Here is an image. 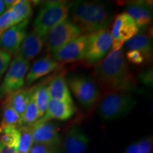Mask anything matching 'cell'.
<instances>
[{"instance_id": "cell-27", "label": "cell", "mask_w": 153, "mask_h": 153, "mask_svg": "<svg viewBox=\"0 0 153 153\" xmlns=\"http://www.w3.org/2000/svg\"><path fill=\"white\" fill-rule=\"evenodd\" d=\"M124 153H152V137L140 140L128 147Z\"/></svg>"}, {"instance_id": "cell-34", "label": "cell", "mask_w": 153, "mask_h": 153, "mask_svg": "<svg viewBox=\"0 0 153 153\" xmlns=\"http://www.w3.org/2000/svg\"><path fill=\"white\" fill-rule=\"evenodd\" d=\"M16 2V0H5L4 1V3L5 9L7 10H9L11 8H12V7L15 4V3Z\"/></svg>"}, {"instance_id": "cell-24", "label": "cell", "mask_w": 153, "mask_h": 153, "mask_svg": "<svg viewBox=\"0 0 153 153\" xmlns=\"http://www.w3.org/2000/svg\"><path fill=\"white\" fill-rule=\"evenodd\" d=\"M33 95L39 111L40 117L41 118L45 113L48 104L51 99L48 91V86L41 85L36 88H33Z\"/></svg>"}, {"instance_id": "cell-29", "label": "cell", "mask_w": 153, "mask_h": 153, "mask_svg": "<svg viewBox=\"0 0 153 153\" xmlns=\"http://www.w3.org/2000/svg\"><path fill=\"white\" fill-rule=\"evenodd\" d=\"M29 153H59V147L44 144H33Z\"/></svg>"}, {"instance_id": "cell-23", "label": "cell", "mask_w": 153, "mask_h": 153, "mask_svg": "<svg viewBox=\"0 0 153 153\" xmlns=\"http://www.w3.org/2000/svg\"><path fill=\"white\" fill-rule=\"evenodd\" d=\"M20 138L19 128L7 126L0 128V142L9 148H18Z\"/></svg>"}, {"instance_id": "cell-28", "label": "cell", "mask_w": 153, "mask_h": 153, "mask_svg": "<svg viewBox=\"0 0 153 153\" xmlns=\"http://www.w3.org/2000/svg\"><path fill=\"white\" fill-rule=\"evenodd\" d=\"M12 26H14V24L11 10H6L4 14L0 16V36Z\"/></svg>"}, {"instance_id": "cell-14", "label": "cell", "mask_w": 153, "mask_h": 153, "mask_svg": "<svg viewBox=\"0 0 153 153\" xmlns=\"http://www.w3.org/2000/svg\"><path fill=\"white\" fill-rule=\"evenodd\" d=\"M44 45L45 38L33 30L24 38L16 55L30 62L42 52Z\"/></svg>"}, {"instance_id": "cell-21", "label": "cell", "mask_w": 153, "mask_h": 153, "mask_svg": "<svg viewBox=\"0 0 153 153\" xmlns=\"http://www.w3.org/2000/svg\"><path fill=\"white\" fill-rule=\"evenodd\" d=\"M10 10L12 15L13 24L14 26L29 19L32 14L31 1L28 0H19L16 1Z\"/></svg>"}, {"instance_id": "cell-18", "label": "cell", "mask_w": 153, "mask_h": 153, "mask_svg": "<svg viewBox=\"0 0 153 153\" xmlns=\"http://www.w3.org/2000/svg\"><path fill=\"white\" fill-rule=\"evenodd\" d=\"M125 48L127 51H139L144 57L145 61H150L152 58V38L144 32H140L125 44Z\"/></svg>"}, {"instance_id": "cell-22", "label": "cell", "mask_w": 153, "mask_h": 153, "mask_svg": "<svg viewBox=\"0 0 153 153\" xmlns=\"http://www.w3.org/2000/svg\"><path fill=\"white\" fill-rule=\"evenodd\" d=\"M22 126V118L11 106L8 101H6L3 106L2 119L0 123V128L7 126L20 128Z\"/></svg>"}, {"instance_id": "cell-1", "label": "cell", "mask_w": 153, "mask_h": 153, "mask_svg": "<svg viewBox=\"0 0 153 153\" xmlns=\"http://www.w3.org/2000/svg\"><path fill=\"white\" fill-rule=\"evenodd\" d=\"M94 78L107 92L131 93L137 83L121 49L111 51L94 65Z\"/></svg>"}, {"instance_id": "cell-20", "label": "cell", "mask_w": 153, "mask_h": 153, "mask_svg": "<svg viewBox=\"0 0 153 153\" xmlns=\"http://www.w3.org/2000/svg\"><path fill=\"white\" fill-rule=\"evenodd\" d=\"M32 89H21L9 96L7 101L21 117H23L29 102Z\"/></svg>"}, {"instance_id": "cell-35", "label": "cell", "mask_w": 153, "mask_h": 153, "mask_svg": "<svg viewBox=\"0 0 153 153\" xmlns=\"http://www.w3.org/2000/svg\"><path fill=\"white\" fill-rule=\"evenodd\" d=\"M4 10H5V6H4V1H2V0H0V16L4 14Z\"/></svg>"}, {"instance_id": "cell-2", "label": "cell", "mask_w": 153, "mask_h": 153, "mask_svg": "<svg viewBox=\"0 0 153 153\" xmlns=\"http://www.w3.org/2000/svg\"><path fill=\"white\" fill-rule=\"evenodd\" d=\"M70 19L79 28L82 35L106 28L111 19L106 4L97 1H76L70 6Z\"/></svg>"}, {"instance_id": "cell-16", "label": "cell", "mask_w": 153, "mask_h": 153, "mask_svg": "<svg viewBox=\"0 0 153 153\" xmlns=\"http://www.w3.org/2000/svg\"><path fill=\"white\" fill-rule=\"evenodd\" d=\"M125 13L133 19L139 28L146 27L152 22V9L145 1H128L125 7Z\"/></svg>"}, {"instance_id": "cell-26", "label": "cell", "mask_w": 153, "mask_h": 153, "mask_svg": "<svg viewBox=\"0 0 153 153\" xmlns=\"http://www.w3.org/2000/svg\"><path fill=\"white\" fill-rule=\"evenodd\" d=\"M40 118L41 117H40L37 105L34 100L33 89H32L29 102H28V106L26 107L24 116L22 117V125L24 126H31Z\"/></svg>"}, {"instance_id": "cell-19", "label": "cell", "mask_w": 153, "mask_h": 153, "mask_svg": "<svg viewBox=\"0 0 153 153\" xmlns=\"http://www.w3.org/2000/svg\"><path fill=\"white\" fill-rule=\"evenodd\" d=\"M48 91L51 99L74 104L66 79L62 74L56 76L50 82Z\"/></svg>"}, {"instance_id": "cell-31", "label": "cell", "mask_w": 153, "mask_h": 153, "mask_svg": "<svg viewBox=\"0 0 153 153\" xmlns=\"http://www.w3.org/2000/svg\"><path fill=\"white\" fill-rule=\"evenodd\" d=\"M139 81L143 85L148 87H152L153 85V71L152 68H149L141 72L138 74Z\"/></svg>"}, {"instance_id": "cell-7", "label": "cell", "mask_w": 153, "mask_h": 153, "mask_svg": "<svg viewBox=\"0 0 153 153\" xmlns=\"http://www.w3.org/2000/svg\"><path fill=\"white\" fill-rule=\"evenodd\" d=\"M81 30L68 18L52 28L45 38V45L50 54H54L61 48L82 36Z\"/></svg>"}, {"instance_id": "cell-8", "label": "cell", "mask_w": 153, "mask_h": 153, "mask_svg": "<svg viewBox=\"0 0 153 153\" xmlns=\"http://www.w3.org/2000/svg\"><path fill=\"white\" fill-rule=\"evenodd\" d=\"M29 68L30 62L16 55L11 61L7 74L0 86V97L9 96L22 89Z\"/></svg>"}, {"instance_id": "cell-17", "label": "cell", "mask_w": 153, "mask_h": 153, "mask_svg": "<svg viewBox=\"0 0 153 153\" xmlns=\"http://www.w3.org/2000/svg\"><path fill=\"white\" fill-rule=\"evenodd\" d=\"M76 111V108L74 104L50 99L46 111L42 118L46 120H67L71 118Z\"/></svg>"}, {"instance_id": "cell-3", "label": "cell", "mask_w": 153, "mask_h": 153, "mask_svg": "<svg viewBox=\"0 0 153 153\" xmlns=\"http://www.w3.org/2000/svg\"><path fill=\"white\" fill-rule=\"evenodd\" d=\"M135 106L131 93L106 92L99 101V116L103 121H114L128 116Z\"/></svg>"}, {"instance_id": "cell-30", "label": "cell", "mask_w": 153, "mask_h": 153, "mask_svg": "<svg viewBox=\"0 0 153 153\" xmlns=\"http://www.w3.org/2000/svg\"><path fill=\"white\" fill-rule=\"evenodd\" d=\"M11 60V55L0 50V80L3 74L8 70Z\"/></svg>"}, {"instance_id": "cell-32", "label": "cell", "mask_w": 153, "mask_h": 153, "mask_svg": "<svg viewBox=\"0 0 153 153\" xmlns=\"http://www.w3.org/2000/svg\"><path fill=\"white\" fill-rule=\"evenodd\" d=\"M126 58L128 61L135 65H140L145 61L143 55L139 51H135V50L127 51Z\"/></svg>"}, {"instance_id": "cell-6", "label": "cell", "mask_w": 153, "mask_h": 153, "mask_svg": "<svg viewBox=\"0 0 153 153\" xmlns=\"http://www.w3.org/2000/svg\"><path fill=\"white\" fill-rule=\"evenodd\" d=\"M112 46L111 30L108 28L89 34L84 61L95 65L110 53Z\"/></svg>"}, {"instance_id": "cell-15", "label": "cell", "mask_w": 153, "mask_h": 153, "mask_svg": "<svg viewBox=\"0 0 153 153\" xmlns=\"http://www.w3.org/2000/svg\"><path fill=\"white\" fill-rule=\"evenodd\" d=\"M59 67L60 63L57 62L51 55L42 57L36 60L31 68H29L25 83L27 86L32 85L36 80L57 70Z\"/></svg>"}, {"instance_id": "cell-11", "label": "cell", "mask_w": 153, "mask_h": 153, "mask_svg": "<svg viewBox=\"0 0 153 153\" xmlns=\"http://www.w3.org/2000/svg\"><path fill=\"white\" fill-rule=\"evenodd\" d=\"M29 19L17 24L6 30L0 36V50L12 54H16L19 48L27 36Z\"/></svg>"}, {"instance_id": "cell-13", "label": "cell", "mask_w": 153, "mask_h": 153, "mask_svg": "<svg viewBox=\"0 0 153 153\" xmlns=\"http://www.w3.org/2000/svg\"><path fill=\"white\" fill-rule=\"evenodd\" d=\"M89 144V137L81 127L72 125L68 128L63 144L65 153H85Z\"/></svg>"}, {"instance_id": "cell-4", "label": "cell", "mask_w": 153, "mask_h": 153, "mask_svg": "<svg viewBox=\"0 0 153 153\" xmlns=\"http://www.w3.org/2000/svg\"><path fill=\"white\" fill-rule=\"evenodd\" d=\"M70 3L65 1H47L43 4L33 23V30L44 38L52 28L70 14Z\"/></svg>"}, {"instance_id": "cell-33", "label": "cell", "mask_w": 153, "mask_h": 153, "mask_svg": "<svg viewBox=\"0 0 153 153\" xmlns=\"http://www.w3.org/2000/svg\"><path fill=\"white\" fill-rule=\"evenodd\" d=\"M0 153H18V150L15 148H9L0 142Z\"/></svg>"}, {"instance_id": "cell-12", "label": "cell", "mask_w": 153, "mask_h": 153, "mask_svg": "<svg viewBox=\"0 0 153 153\" xmlns=\"http://www.w3.org/2000/svg\"><path fill=\"white\" fill-rule=\"evenodd\" d=\"M88 35H82L72 40L52 55L59 63H71L84 60Z\"/></svg>"}, {"instance_id": "cell-25", "label": "cell", "mask_w": 153, "mask_h": 153, "mask_svg": "<svg viewBox=\"0 0 153 153\" xmlns=\"http://www.w3.org/2000/svg\"><path fill=\"white\" fill-rule=\"evenodd\" d=\"M20 138L18 145V153H29L33 145L32 131L30 126H22L19 128Z\"/></svg>"}, {"instance_id": "cell-5", "label": "cell", "mask_w": 153, "mask_h": 153, "mask_svg": "<svg viewBox=\"0 0 153 153\" xmlns=\"http://www.w3.org/2000/svg\"><path fill=\"white\" fill-rule=\"evenodd\" d=\"M67 83L79 104L87 110L92 108L98 102L100 89L95 80L85 74H71Z\"/></svg>"}, {"instance_id": "cell-9", "label": "cell", "mask_w": 153, "mask_h": 153, "mask_svg": "<svg viewBox=\"0 0 153 153\" xmlns=\"http://www.w3.org/2000/svg\"><path fill=\"white\" fill-rule=\"evenodd\" d=\"M139 30V27L128 14L125 12L118 14L114 19L111 30V51L120 50L124 43L138 33Z\"/></svg>"}, {"instance_id": "cell-10", "label": "cell", "mask_w": 153, "mask_h": 153, "mask_svg": "<svg viewBox=\"0 0 153 153\" xmlns=\"http://www.w3.org/2000/svg\"><path fill=\"white\" fill-rule=\"evenodd\" d=\"M33 144H44L60 147L61 138L58 128L51 120L40 118L30 126Z\"/></svg>"}]
</instances>
